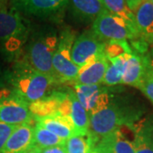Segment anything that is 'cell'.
Here are the masks:
<instances>
[{
	"mask_svg": "<svg viewBox=\"0 0 153 153\" xmlns=\"http://www.w3.org/2000/svg\"><path fill=\"white\" fill-rule=\"evenodd\" d=\"M142 111L111 94L108 104L89 116V133L97 141L123 126H131L140 121Z\"/></svg>",
	"mask_w": 153,
	"mask_h": 153,
	"instance_id": "obj_1",
	"label": "cell"
},
{
	"mask_svg": "<svg viewBox=\"0 0 153 153\" xmlns=\"http://www.w3.org/2000/svg\"><path fill=\"white\" fill-rule=\"evenodd\" d=\"M7 84L12 92L28 105L44 97L57 82L55 77L34 70L22 60H17L10 70L5 71Z\"/></svg>",
	"mask_w": 153,
	"mask_h": 153,
	"instance_id": "obj_2",
	"label": "cell"
},
{
	"mask_svg": "<svg viewBox=\"0 0 153 153\" xmlns=\"http://www.w3.org/2000/svg\"><path fill=\"white\" fill-rule=\"evenodd\" d=\"M33 29L30 22L12 6L0 8V54L17 60L23 54Z\"/></svg>",
	"mask_w": 153,
	"mask_h": 153,
	"instance_id": "obj_3",
	"label": "cell"
},
{
	"mask_svg": "<svg viewBox=\"0 0 153 153\" xmlns=\"http://www.w3.org/2000/svg\"><path fill=\"white\" fill-rule=\"evenodd\" d=\"M58 43L59 35L56 29L49 26L38 27L32 31L24 52L19 59L34 70L56 79L53 68V57Z\"/></svg>",
	"mask_w": 153,
	"mask_h": 153,
	"instance_id": "obj_4",
	"label": "cell"
},
{
	"mask_svg": "<svg viewBox=\"0 0 153 153\" xmlns=\"http://www.w3.org/2000/svg\"><path fill=\"white\" fill-rule=\"evenodd\" d=\"M76 38V33L70 28L61 31L59 43L53 57V68L55 77L60 82H74L80 67L76 66L71 59V49Z\"/></svg>",
	"mask_w": 153,
	"mask_h": 153,
	"instance_id": "obj_5",
	"label": "cell"
},
{
	"mask_svg": "<svg viewBox=\"0 0 153 153\" xmlns=\"http://www.w3.org/2000/svg\"><path fill=\"white\" fill-rule=\"evenodd\" d=\"M92 31L105 43L135 39L140 37L136 28L133 27L123 18L105 10L92 24Z\"/></svg>",
	"mask_w": 153,
	"mask_h": 153,
	"instance_id": "obj_6",
	"label": "cell"
},
{
	"mask_svg": "<svg viewBox=\"0 0 153 153\" xmlns=\"http://www.w3.org/2000/svg\"><path fill=\"white\" fill-rule=\"evenodd\" d=\"M35 122L29 105L6 88L0 92V123L9 125L32 124Z\"/></svg>",
	"mask_w": 153,
	"mask_h": 153,
	"instance_id": "obj_7",
	"label": "cell"
},
{
	"mask_svg": "<svg viewBox=\"0 0 153 153\" xmlns=\"http://www.w3.org/2000/svg\"><path fill=\"white\" fill-rule=\"evenodd\" d=\"M105 43L94 33L92 29L76 36L71 49V59L78 67H82L96 56L105 53Z\"/></svg>",
	"mask_w": 153,
	"mask_h": 153,
	"instance_id": "obj_8",
	"label": "cell"
},
{
	"mask_svg": "<svg viewBox=\"0 0 153 153\" xmlns=\"http://www.w3.org/2000/svg\"><path fill=\"white\" fill-rule=\"evenodd\" d=\"M69 0H10V6L22 15L38 18L59 16L67 7Z\"/></svg>",
	"mask_w": 153,
	"mask_h": 153,
	"instance_id": "obj_9",
	"label": "cell"
},
{
	"mask_svg": "<svg viewBox=\"0 0 153 153\" xmlns=\"http://www.w3.org/2000/svg\"><path fill=\"white\" fill-rule=\"evenodd\" d=\"M70 99L67 92L54 91L29 105V110L33 118L61 114L70 117Z\"/></svg>",
	"mask_w": 153,
	"mask_h": 153,
	"instance_id": "obj_10",
	"label": "cell"
},
{
	"mask_svg": "<svg viewBox=\"0 0 153 153\" xmlns=\"http://www.w3.org/2000/svg\"><path fill=\"white\" fill-rule=\"evenodd\" d=\"M109 66V60L105 53L96 56L84 66L80 67L75 84L94 85L103 82L105 74Z\"/></svg>",
	"mask_w": 153,
	"mask_h": 153,
	"instance_id": "obj_11",
	"label": "cell"
},
{
	"mask_svg": "<svg viewBox=\"0 0 153 153\" xmlns=\"http://www.w3.org/2000/svg\"><path fill=\"white\" fill-rule=\"evenodd\" d=\"M67 7L71 16L82 23L94 22L106 10L103 0H69Z\"/></svg>",
	"mask_w": 153,
	"mask_h": 153,
	"instance_id": "obj_12",
	"label": "cell"
},
{
	"mask_svg": "<svg viewBox=\"0 0 153 153\" xmlns=\"http://www.w3.org/2000/svg\"><path fill=\"white\" fill-rule=\"evenodd\" d=\"M33 124L17 126L11 133L0 153H26L34 146Z\"/></svg>",
	"mask_w": 153,
	"mask_h": 153,
	"instance_id": "obj_13",
	"label": "cell"
},
{
	"mask_svg": "<svg viewBox=\"0 0 153 153\" xmlns=\"http://www.w3.org/2000/svg\"><path fill=\"white\" fill-rule=\"evenodd\" d=\"M35 123L48 129L60 139L66 140L73 135H76L73 123L69 117L61 114H54L35 118Z\"/></svg>",
	"mask_w": 153,
	"mask_h": 153,
	"instance_id": "obj_14",
	"label": "cell"
},
{
	"mask_svg": "<svg viewBox=\"0 0 153 153\" xmlns=\"http://www.w3.org/2000/svg\"><path fill=\"white\" fill-rule=\"evenodd\" d=\"M135 153H153V117L138 121L132 126Z\"/></svg>",
	"mask_w": 153,
	"mask_h": 153,
	"instance_id": "obj_15",
	"label": "cell"
},
{
	"mask_svg": "<svg viewBox=\"0 0 153 153\" xmlns=\"http://www.w3.org/2000/svg\"><path fill=\"white\" fill-rule=\"evenodd\" d=\"M134 15L140 37L153 44V4L151 0H143Z\"/></svg>",
	"mask_w": 153,
	"mask_h": 153,
	"instance_id": "obj_16",
	"label": "cell"
},
{
	"mask_svg": "<svg viewBox=\"0 0 153 153\" xmlns=\"http://www.w3.org/2000/svg\"><path fill=\"white\" fill-rule=\"evenodd\" d=\"M146 74V66L142 55L128 54L126 60L122 83L139 88Z\"/></svg>",
	"mask_w": 153,
	"mask_h": 153,
	"instance_id": "obj_17",
	"label": "cell"
},
{
	"mask_svg": "<svg viewBox=\"0 0 153 153\" xmlns=\"http://www.w3.org/2000/svg\"><path fill=\"white\" fill-rule=\"evenodd\" d=\"M70 99V118L73 123L76 134L84 135L89 132L90 119L87 111L83 108L82 105L76 99L73 90L67 91Z\"/></svg>",
	"mask_w": 153,
	"mask_h": 153,
	"instance_id": "obj_18",
	"label": "cell"
},
{
	"mask_svg": "<svg viewBox=\"0 0 153 153\" xmlns=\"http://www.w3.org/2000/svg\"><path fill=\"white\" fill-rule=\"evenodd\" d=\"M105 88L101 87L100 84L94 85H83V84H75L74 93L76 99L87 111L88 115L92 112L94 108L98 102L100 94L104 91Z\"/></svg>",
	"mask_w": 153,
	"mask_h": 153,
	"instance_id": "obj_19",
	"label": "cell"
},
{
	"mask_svg": "<svg viewBox=\"0 0 153 153\" xmlns=\"http://www.w3.org/2000/svg\"><path fill=\"white\" fill-rule=\"evenodd\" d=\"M128 55V54L108 59L109 66L105 74L102 83H104L108 87L122 83V78L123 76V71H124Z\"/></svg>",
	"mask_w": 153,
	"mask_h": 153,
	"instance_id": "obj_20",
	"label": "cell"
},
{
	"mask_svg": "<svg viewBox=\"0 0 153 153\" xmlns=\"http://www.w3.org/2000/svg\"><path fill=\"white\" fill-rule=\"evenodd\" d=\"M98 142L97 140L88 132L84 135H73L66 140L67 153H90Z\"/></svg>",
	"mask_w": 153,
	"mask_h": 153,
	"instance_id": "obj_21",
	"label": "cell"
},
{
	"mask_svg": "<svg viewBox=\"0 0 153 153\" xmlns=\"http://www.w3.org/2000/svg\"><path fill=\"white\" fill-rule=\"evenodd\" d=\"M33 139L34 146L40 149L51 147L55 146H60L66 144V140L60 139L48 129L43 128L42 126L35 123L33 128Z\"/></svg>",
	"mask_w": 153,
	"mask_h": 153,
	"instance_id": "obj_22",
	"label": "cell"
},
{
	"mask_svg": "<svg viewBox=\"0 0 153 153\" xmlns=\"http://www.w3.org/2000/svg\"><path fill=\"white\" fill-rule=\"evenodd\" d=\"M103 2L105 9L109 12L115 16L123 18L129 25H131L133 27L137 29L134 12L130 10L124 0H103Z\"/></svg>",
	"mask_w": 153,
	"mask_h": 153,
	"instance_id": "obj_23",
	"label": "cell"
},
{
	"mask_svg": "<svg viewBox=\"0 0 153 153\" xmlns=\"http://www.w3.org/2000/svg\"><path fill=\"white\" fill-rule=\"evenodd\" d=\"M114 153H135L134 138L129 139L123 130V126L115 131Z\"/></svg>",
	"mask_w": 153,
	"mask_h": 153,
	"instance_id": "obj_24",
	"label": "cell"
},
{
	"mask_svg": "<svg viewBox=\"0 0 153 153\" xmlns=\"http://www.w3.org/2000/svg\"><path fill=\"white\" fill-rule=\"evenodd\" d=\"M131 48L128 41L122 40V41H109L105 43V54L106 57L114 58L117 56L126 55V54H132Z\"/></svg>",
	"mask_w": 153,
	"mask_h": 153,
	"instance_id": "obj_25",
	"label": "cell"
},
{
	"mask_svg": "<svg viewBox=\"0 0 153 153\" xmlns=\"http://www.w3.org/2000/svg\"><path fill=\"white\" fill-rule=\"evenodd\" d=\"M139 89L142 92L153 104V74L146 71Z\"/></svg>",
	"mask_w": 153,
	"mask_h": 153,
	"instance_id": "obj_26",
	"label": "cell"
},
{
	"mask_svg": "<svg viewBox=\"0 0 153 153\" xmlns=\"http://www.w3.org/2000/svg\"><path fill=\"white\" fill-rule=\"evenodd\" d=\"M17 126L9 125L6 123H0V152L4 147V144L11 134V133L14 131V129Z\"/></svg>",
	"mask_w": 153,
	"mask_h": 153,
	"instance_id": "obj_27",
	"label": "cell"
},
{
	"mask_svg": "<svg viewBox=\"0 0 153 153\" xmlns=\"http://www.w3.org/2000/svg\"><path fill=\"white\" fill-rule=\"evenodd\" d=\"M142 56L146 66V71L153 74V46L146 55H142Z\"/></svg>",
	"mask_w": 153,
	"mask_h": 153,
	"instance_id": "obj_28",
	"label": "cell"
},
{
	"mask_svg": "<svg viewBox=\"0 0 153 153\" xmlns=\"http://www.w3.org/2000/svg\"><path fill=\"white\" fill-rule=\"evenodd\" d=\"M40 153H67V152H66V146L64 144V145H60V146H55L41 149Z\"/></svg>",
	"mask_w": 153,
	"mask_h": 153,
	"instance_id": "obj_29",
	"label": "cell"
},
{
	"mask_svg": "<svg viewBox=\"0 0 153 153\" xmlns=\"http://www.w3.org/2000/svg\"><path fill=\"white\" fill-rule=\"evenodd\" d=\"M7 81H6V76H5V71H3L0 68V92L4 90L7 88Z\"/></svg>",
	"mask_w": 153,
	"mask_h": 153,
	"instance_id": "obj_30",
	"label": "cell"
},
{
	"mask_svg": "<svg viewBox=\"0 0 153 153\" xmlns=\"http://www.w3.org/2000/svg\"><path fill=\"white\" fill-rule=\"evenodd\" d=\"M142 1L143 0H124V2L127 4L128 7V8L130 9V10L133 11V12L136 10L137 7L141 4Z\"/></svg>",
	"mask_w": 153,
	"mask_h": 153,
	"instance_id": "obj_31",
	"label": "cell"
},
{
	"mask_svg": "<svg viewBox=\"0 0 153 153\" xmlns=\"http://www.w3.org/2000/svg\"><path fill=\"white\" fill-rule=\"evenodd\" d=\"M40 151H41L40 148L36 146H33V147L30 148L26 153H40Z\"/></svg>",
	"mask_w": 153,
	"mask_h": 153,
	"instance_id": "obj_32",
	"label": "cell"
},
{
	"mask_svg": "<svg viewBox=\"0 0 153 153\" xmlns=\"http://www.w3.org/2000/svg\"><path fill=\"white\" fill-rule=\"evenodd\" d=\"M7 1L8 0H0V8L5 6L6 4H7Z\"/></svg>",
	"mask_w": 153,
	"mask_h": 153,
	"instance_id": "obj_33",
	"label": "cell"
},
{
	"mask_svg": "<svg viewBox=\"0 0 153 153\" xmlns=\"http://www.w3.org/2000/svg\"><path fill=\"white\" fill-rule=\"evenodd\" d=\"M151 2H152V4H153V0H151Z\"/></svg>",
	"mask_w": 153,
	"mask_h": 153,
	"instance_id": "obj_34",
	"label": "cell"
}]
</instances>
